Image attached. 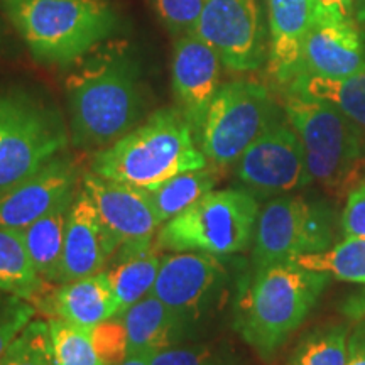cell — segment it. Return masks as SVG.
Here are the masks:
<instances>
[{"label":"cell","mask_w":365,"mask_h":365,"mask_svg":"<svg viewBox=\"0 0 365 365\" xmlns=\"http://www.w3.org/2000/svg\"><path fill=\"white\" fill-rule=\"evenodd\" d=\"M350 331L345 323L313 328L298 341L287 365H346Z\"/></svg>","instance_id":"484cf974"},{"label":"cell","mask_w":365,"mask_h":365,"mask_svg":"<svg viewBox=\"0 0 365 365\" xmlns=\"http://www.w3.org/2000/svg\"><path fill=\"white\" fill-rule=\"evenodd\" d=\"M163 255V250L154 244L140 252L118 254V262L110 271H105L110 277L113 294L118 301V314L153 293Z\"/></svg>","instance_id":"7402d4cb"},{"label":"cell","mask_w":365,"mask_h":365,"mask_svg":"<svg viewBox=\"0 0 365 365\" xmlns=\"http://www.w3.org/2000/svg\"><path fill=\"white\" fill-rule=\"evenodd\" d=\"M257 196L245 188L212 190L164 223L156 247L168 252H205L222 257L244 252L254 240Z\"/></svg>","instance_id":"8992f818"},{"label":"cell","mask_w":365,"mask_h":365,"mask_svg":"<svg viewBox=\"0 0 365 365\" xmlns=\"http://www.w3.org/2000/svg\"><path fill=\"white\" fill-rule=\"evenodd\" d=\"M222 61L213 48L195 33L178 38L173 49L171 85L178 108L190 125L196 139L202 132L208 107L220 88Z\"/></svg>","instance_id":"5bb4252c"},{"label":"cell","mask_w":365,"mask_h":365,"mask_svg":"<svg viewBox=\"0 0 365 365\" xmlns=\"http://www.w3.org/2000/svg\"><path fill=\"white\" fill-rule=\"evenodd\" d=\"M24 102L26 97H21V95L0 93V137L7 130V127L12 124L17 113L21 112Z\"/></svg>","instance_id":"d590c367"},{"label":"cell","mask_w":365,"mask_h":365,"mask_svg":"<svg viewBox=\"0 0 365 365\" xmlns=\"http://www.w3.org/2000/svg\"><path fill=\"white\" fill-rule=\"evenodd\" d=\"M357 12H359V11H357Z\"/></svg>","instance_id":"7bdbcfd3"},{"label":"cell","mask_w":365,"mask_h":365,"mask_svg":"<svg viewBox=\"0 0 365 365\" xmlns=\"http://www.w3.org/2000/svg\"><path fill=\"white\" fill-rule=\"evenodd\" d=\"M346 365H365V323H359L350 331Z\"/></svg>","instance_id":"8d00e7d4"},{"label":"cell","mask_w":365,"mask_h":365,"mask_svg":"<svg viewBox=\"0 0 365 365\" xmlns=\"http://www.w3.org/2000/svg\"><path fill=\"white\" fill-rule=\"evenodd\" d=\"M33 304L49 318L65 319L88 331L100 323L118 317V301L113 294L110 277L105 271L63 282L53 289L44 287Z\"/></svg>","instance_id":"ac0fdd59"},{"label":"cell","mask_w":365,"mask_h":365,"mask_svg":"<svg viewBox=\"0 0 365 365\" xmlns=\"http://www.w3.org/2000/svg\"><path fill=\"white\" fill-rule=\"evenodd\" d=\"M252 274L237 301L234 328L269 364L307 322L333 277L296 262L276 264Z\"/></svg>","instance_id":"7a4b0ae2"},{"label":"cell","mask_w":365,"mask_h":365,"mask_svg":"<svg viewBox=\"0 0 365 365\" xmlns=\"http://www.w3.org/2000/svg\"><path fill=\"white\" fill-rule=\"evenodd\" d=\"M218 182L217 168H202V170L181 173L166 182H163L153 193V202L156 207L161 223L180 215L186 208L210 193Z\"/></svg>","instance_id":"d4e9b609"},{"label":"cell","mask_w":365,"mask_h":365,"mask_svg":"<svg viewBox=\"0 0 365 365\" xmlns=\"http://www.w3.org/2000/svg\"><path fill=\"white\" fill-rule=\"evenodd\" d=\"M118 365H149V360L145 355H127Z\"/></svg>","instance_id":"74e56055"},{"label":"cell","mask_w":365,"mask_h":365,"mask_svg":"<svg viewBox=\"0 0 365 365\" xmlns=\"http://www.w3.org/2000/svg\"><path fill=\"white\" fill-rule=\"evenodd\" d=\"M357 22L360 24V27H362V33H360V36H362V41H364V46H365V11L357 12Z\"/></svg>","instance_id":"ab89813d"},{"label":"cell","mask_w":365,"mask_h":365,"mask_svg":"<svg viewBox=\"0 0 365 365\" xmlns=\"http://www.w3.org/2000/svg\"><path fill=\"white\" fill-rule=\"evenodd\" d=\"M0 365H54L48 322L33 319L9 345Z\"/></svg>","instance_id":"f1b7e54d"},{"label":"cell","mask_w":365,"mask_h":365,"mask_svg":"<svg viewBox=\"0 0 365 365\" xmlns=\"http://www.w3.org/2000/svg\"><path fill=\"white\" fill-rule=\"evenodd\" d=\"M54 365H107L95 350L88 330L59 318H49Z\"/></svg>","instance_id":"83f0119b"},{"label":"cell","mask_w":365,"mask_h":365,"mask_svg":"<svg viewBox=\"0 0 365 365\" xmlns=\"http://www.w3.org/2000/svg\"><path fill=\"white\" fill-rule=\"evenodd\" d=\"M228 281L230 272L218 255L171 252L163 255L153 294L193 327L218 308Z\"/></svg>","instance_id":"9c48e42d"},{"label":"cell","mask_w":365,"mask_h":365,"mask_svg":"<svg viewBox=\"0 0 365 365\" xmlns=\"http://www.w3.org/2000/svg\"><path fill=\"white\" fill-rule=\"evenodd\" d=\"M117 250L118 245L105 230L93 202L81 188L68 215L58 284L102 272Z\"/></svg>","instance_id":"e0dca14e"},{"label":"cell","mask_w":365,"mask_h":365,"mask_svg":"<svg viewBox=\"0 0 365 365\" xmlns=\"http://www.w3.org/2000/svg\"><path fill=\"white\" fill-rule=\"evenodd\" d=\"M276 120V103L266 86L250 80L228 81L210 103L200 149L217 170L234 166Z\"/></svg>","instance_id":"ba28073f"},{"label":"cell","mask_w":365,"mask_h":365,"mask_svg":"<svg viewBox=\"0 0 365 365\" xmlns=\"http://www.w3.org/2000/svg\"><path fill=\"white\" fill-rule=\"evenodd\" d=\"M81 188L93 202L105 230L118 245V252H139L153 245L161 220L150 191L108 180L93 171L83 173Z\"/></svg>","instance_id":"4fadbf2b"},{"label":"cell","mask_w":365,"mask_h":365,"mask_svg":"<svg viewBox=\"0 0 365 365\" xmlns=\"http://www.w3.org/2000/svg\"><path fill=\"white\" fill-rule=\"evenodd\" d=\"M159 19L178 36L195 33L207 0H153Z\"/></svg>","instance_id":"1f68e13d"},{"label":"cell","mask_w":365,"mask_h":365,"mask_svg":"<svg viewBox=\"0 0 365 365\" xmlns=\"http://www.w3.org/2000/svg\"><path fill=\"white\" fill-rule=\"evenodd\" d=\"M340 230L344 237L365 239V181L349 190L340 215Z\"/></svg>","instance_id":"836d02e7"},{"label":"cell","mask_w":365,"mask_h":365,"mask_svg":"<svg viewBox=\"0 0 365 365\" xmlns=\"http://www.w3.org/2000/svg\"><path fill=\"white\" fill-rule=\"evenodd\" d=\"M196 134L180 108H161L115 143L95 153L91 171L154 191L181 173L207 168Z\"/></svg>","instance_id":"3957f363"},{"label":"cell","mask_w":365,"mask_h":365,"mask_svg":"<svg viewBox=\"0 0 365 365\" xmlns=\"http://www.w3.org/2000/svg\"><path fill=\"white\" fill-rule=\"evenodd\" d=\"M0 2L34 59L49 65L80 61L117 29V12L108 0Z\"/></svg>","instance_id":"277c9868"},{"label":"cell","mask_w":365,"mask_h":365,"mask_svg":"<svg viewBox=\"0 0 365 365\" xmlns=\"http://www.w3.org/2000/svg\"><path fill=\"white\" fill-rule=\"evenodd\" d=\"M362 181H365V173H364V178H362Z\"/></svg>","instance_id":"b9f144b4"},{"label":"cell","mask_w":365,"mask_h":365,"mask_svg":"<svg viewBox=\"0 0 365 365\" xmlns=\"http://www.w3.org/2000/svg\"><path fill=\"white\" fill-rule=\"evenodd\" d=\"M350 313H352L354 317L365 318V294L362 296V298H360V301H354Z\"/></svg>","instance_id":"f35d334b"},{"label":"cell","mask_w":365,"mask_h":365,"mask_svg":"<svg viewBox=\"0 0 365 365\" xmlns=\"http://www.w3.org/2000/svg\"><path fill=\"white\" fill-rule=\"evenodd\" d=\"M362 73L365 46L355 22L314 14L303 44L298 76L341 80Z\"/></svg>","instance_id":"2e32d148"},{"label":"cell","mask_w":365,"mask_h":365,"mask_svg":"<svg viewBox=\"0 0 365 365\" xmlns=\"http://www.w3.org/2000/svg\"><path fill=\"white\" fill-rule=\"evenodd\" d=\"M95 350L107 365H118L127 357V333L122 317H113L90 330Z\"/></svg>","instance_id":"d6a6232c"},{"label":"cell","mask_w":365,"mask_h":365,"mask_svg":"<svg viewBox=\"0 0 365 365\" xmlns=\"http://www.w3.org/2000/svg\"><path fill=\"white\" fill-rule=\"evenodd\" d=\"M127 333V355H149L180 345L190 325L153 293L118 314Z\"/></svg>","instance_id":"ffe728a7"},{"label":"cell","mask_w":365,"mask_h":365,"mask_svg":"<svg viewBox=\"0 0 365 365\" xmlns=\"http://www.w3.org/2000/svg\"><path fill=\"white\" fill-rule=\"evenodd\" d=\"M235 176L255 196H281L312 185L293 125L277 118L235 163Z\"/></svg>","instance_id":"8fae6325"},{"label":"cell","mask_w":365,"mask_h":365,"mask_svg":"<svg viewBox=\"0 0 365 365\" xmlns=\"http://www.w3.org/2000/svg\"><path fill=\"white\" fill-rule=\"evenodd\" d=\"M66 78L71 140L103 149L139 122L144 108L139 66L124 43H102Z\"/></svg>","instance_id":"6da1fadb"},{"label":"cell","mask_w":365,"mask_h":365,"mask_svg":"<svg viewBox=\"0 0 365 365\" xmlns=\"http://www.w3.org/2000/svg\"><path fill=\"white\" fill-rule=\"evenodd\" d=\"M230 71L259 70L269 43L259 0H207L195 31Z\"/></svg>","instance_id":"30bf717a"},{"label":"cell","mask_w":365,"mask_h":365,"mask_svg":"<svg viewBox=\"0 0 365 365\" xmlns=\"http://www.w3.org/2000/svg\"><path fill=\"white\" fill-rule=\"evenodd\" d=\"M269 73L282 88H289L301 71L303 44L314 16L313 0H267Z\"/></svg>","instance_id":"d6986e66"},{"label":"cell","mask_w":365,"mask_h":365,"mask_svg":"<svg viewBox=\"0 0 365 365\" xmlns=\"http://www.w3.org/2000/svg\"><path fill=\"white\" fill-rule=\"evenodd\" d=\"M145 357L149 365H242L235 355L210 345H173Z\"/></svg>","instance_id":"f546056e"},{"label":"cell","mask_w":365,"mask_h":365,"mask_svg":"<svg viewBox=\"0 0 365 365\" xmlns=\"http://www.w3.org/2000/svg\"><path fill=\"white\" fill-rule=\"evenodd\" d=\"M38 309L29 301L0 291V357L34 319Z\"/></svg>","instance_id":"4dcf8cb0"},{"label":"cell","mask_w":365,"mask_h":365,"mask_svg":"<svg viewBox=\"0 0 365 365\" xmlns=\"http://www.w3.org/2000/svg\"><path fill=\"white\" fill-rule=\"evenodd\" d=\"M336 220L327 203L303 195H281L259 212L252 240V272L294 262L335 244Z\"/></svg>","instance_id":"52a82bcc"},{"label":"cell","mask_w":365,"mask_h":365,"mask_svg":"<svg viewBox=\"0 0 365 365\" xmlns=\"http://www.w3.org/2000/svg\"><path fill=\"white\" fill-rule=\"evenodd\" d=\"M299 266L330 274L331 277L365 286V239L344 237L330 249L318 254L301 255L294 261Z\"/></svg>","instance_id":"4316f807"},{"label":"cell","mask_w":365,"mask_h":365,"mask_svg":"<svg viewBox=\"0 0 365 365\" xmlns=\"http://www.w3.org/2000/svg\"><path fill=\"white\" fill-rule=\"evenodd\" d=\"M286 93L304 95V97L330 102L365 134V73L341 80L301 75L291 83Z\"/></svg>","instance_id":"cb8c5ba5"},{"label":"cell","mask_w":365,"mask_h":365,"mask_svg":"<svg viewBox=\"0 0 365 365\" xmlns=\"http://www.w3.org/2000/svg\"><path fill=\"white\" fill-rule=\"evenodd\" d=\"M78 168L58 154L38 173L0 195V227L24 230L59 203L76 195Z\"/></svg>","instance_id":"9a60e30c"},{"label":"cell","mask_w":365,"mask_h":365,"mask_svg":"<svg viewBox=\"0 0 365 365\" xmlns=\"http://www.w3.org/2000/svg\"><path fill=\"white\" fill-rule=\"evenodd\" d=\"M284 113L304 150L313 181L333 193H349L365 166V134L325 100L286 93Z\"/></svg>","instance_id":"5b68a950"},{"label":"cell","mask_w":365,"mask_h":365,"mask_svg":"<svg viewBox=\"0 0 365 365\" xmlns=\"http://www.w3.org/2000/svg\"><path fill=\"white\" fill-rule=\"evenodd\" d=\"M66 144L61 117L26 98L21 112L0 137V195L38 173L61 154Z\"/></svg>","instance_id":"7c38bea8"},{"label":"cell","mask_w":365,"mask_h":365,"mask_svg":"<svg viewBox=\"0 0 365 365\" xmlns=\"http://www.w3.org/2000/svg\"><path fill=\"white\" fill-rule=\"evenodd\" d=\"M354 4L355 0H313L314 14L345 21H354Z\"/></svg>","instance_id":"e575fe53"},{"label":"cell","mask_w":365,"mask_h":365,"mask_svg":"<svg viewBox=\"0 0 365 365\" xmlns=\"http://www.w3.org/2000/svg\"><path fill=\"white\" fill-rule=\"evenodd\" d=\"M46 284L31 261L22 232L0 227V291L34 303Z\"/></svg>","instance_id":"603a6c76"},{"label":"cell","mask_w":365,"mask_h":365,"mask_svg":"<svg viewBox=\"0 0 365 365\" xmlns=\"http://www.w3.org/2000/svg\"><path fill=\"white\" fill-rule=\"evenodd\" d=\"M359 11H365V0H359Z\"/></svg>","instance_id":"60d3db41"},{"label":"cell","mask_w":365,"mask_h":365,"mask_svg":"<svg viewBox=\"0 0 365 365\" xmlns=\"http://www.w3.org/2000/svg\"><path fill=\"white\" fill-rule=\"evenodd\" d=\"M75 196L59 203L56 208H53L51 212L46 213L44 217H41L39 220L33 222L22 230L31 261L46 282H58L63 245H65L66 222Z\"/></svg>","instance_id":"44dd1931"}]
</instances>
